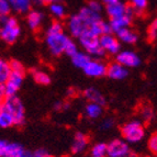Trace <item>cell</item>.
<instances>
[{
	"instance_id": "f546056e",
	"label": "cell",
	"mask_w": 157,
	"mask_h": 157,
	"mask_svg": "<svg viewBox=\"0 0 157 157\" xmlns=\"http://www.w3.org/2000/svg\"><path fill=\"white\" fill-rule=\"evenodd\" d=\"M11 73H18V74H24V67L19 60L13 59L9 63Z\"/></svg>"
},
{
	"instance_id": "9c48e42d",
	"label": "cell",
	"mask_w": 157,
	"mask_h": 157,
	"mask_svg": "<svg viewBox=\"0 0 157 157\" xmlns=\"http://www.w3.org/2000/svg\"><path fill=\"white\" fill-rule=\"evenodd\" d=\"M82 69L89 77H102L107 74V66L100 60L90 59Z\"/></svg>"
},
{
	"instance_id": "2e32d148",
	"label": "cell",
	"mask_w": 157,
	"mask_h": 157,
	"mask_svg": "<svg viewBox=\"0 0 157 157\" xmlns=\"http://www.w3.org/2000/svg\"><path fill=\"white\" fill-rule=\"evenodd\" d=\"M85 97L88 100H90V102L97 103V105H101V107H103V105H105V97H103L101 92L96 89V88H88V89L85 90Z\"/></svg>"
},
{
	"instance_id": "8992f818",
	"label": "cell",
	"mask_w": 157,
	"mask_h": 157,
	"mask_svg": "<svg viewBox=\"0 0 157 157\" xmlns=\"http://www.w3.org/2000/svg\"><path fill=\"white\" fill-rule=\"evenodd\" d=\"M131 154L128 144L122 140H113L107 145V155L109 157H128Z\"/></svg>"
},
{
	"instance_id": "f1b7e54d",
	"label": "cell",
	"mask_w": 157,
	"mask_h": 157,
	"mask_svg": "<svg viewBox=\"0 0 157 157\" xmlns=\"http://www.w3.org/2000/svg\"><path fill=\"white\" fill-rule=\"evenodd\" d=\"M11 3L8 0H0V17L5 18L10 13Z\"/></svg>"
},
{
	"instance_id": "9a60e30c",
	"label": "cell",
	"mask_w": 157,
	"mask_h": 157,
	"mask_svg": "<svg viewBox=\"0 0 157 157\" xmlns=\"http://www.w3.org/2000/svg\"><path fill=\"white\" fill-rule=\"evenodd\" d=\"M117 35H118L119 39L124 43H128V44H134V43L137 42L139 40V36L134 31L130 30L128 28H125V29H121L119 31L115 32Z\"/></svg>"
},
{
	"instance_id": "d6986e66",
	"label": "cell",
	"mask_w": 157,
	"mask_h": 157,
	"mask_svg": "<svg viewBox=\"0 0 157 157\" xmlns=\"http://www.w3.org/2000/svg\"><path fill=\"white\" fill-rule=\"evenodd\" d=\"M25 152L23 146L18 143H8L3 157H22Z\"/></svg>"
},
{
	"instance_id": "60d3db41",
	"label": "cell",
	"mask_w": 157,
	"mask_h": 157,
	"mask_svg": "<svg viewBox=\"0 0 157 157\" xmlns=\"http://www.w3.org/2000/svg\"><path fill=\"white\" fill-rule=\"evenodd\" d=\"M7 145H8L7 142L3 141V140H0V157H3V155H5Z\"/></svg>"
},
{
	"instance_id": "ba28073f",
	"label": "cell",
	"mask_w": 157,
	"mask_h": 157,
	"mask_svg": "<svg viewBox=\"0 0 157 157\" xmlns=\"http://www.w3.org/2000/svg\"><path fill=\"white\" fill-rule=\"evenodd\" d=\"M117 63L124 67H137L141 64V58L136 53L132 51H123L118 53Z\"/></svg>"
},
{
	"instance_id": "bcb514c9",
	"label": "cell",
	"mask_w": 157,
	"mask_h": 157,
	"mask_svg": "<svg viewBox=\"0 0 157 157\" xmlns=\"http://www.w3.org/2000/svg\"><path fill=\"white\" fill-rule=\"evenodd\" d=\"M8 1H10V2H11V1H12V0H8Z\"/></svg>"
},
{
	"instance_id": "6da1fadb",
	"label": "cell",
	"mask_w": 157,
	"mask_h": 157,
	"mask_svg": "<svg viewBox=\"0 0 157 157\" xmlns=\"http://www.w3.org/2000/svg\"><path fill=\"white\" fill-rule=\"evenodd\" d=\"M1 110L12 117L14 125H21L24 122V107L21 100L14 96H8L1 103Z\"/></svg>"
},
{
	"instance_id": "d590c367",
	"label": "cell",
	"mask_w": 157,
	"mask_h": 157,
	"mask_svg": "<svg viewBox=\"0 0 157 157\" xmlns=\"http://www.w3.org/2000/svg\"><path fill=\"white\" fill-rule=\"evenodd\" d=\"M148 148L151 152H153L154 154H156L157 152V135L154 134L149 137L148 140Z\"/></svg>"
},
{
	"instance_id": "7402d4cb",
	"label": "cell",
	"mask_w": 157,
	"mask_h": 157,
	"mask_svg": "<svg viewBox=\"0 0 157 157\" xmlns=\"http://www.w3.org/2000/svg\"><path fill=\"white\" fill-rule=\"evenodd\" d=\"M12 8L19 13L28 12L31 7V0H12L11 1Z\"/></svg>"
},
{
	"instance_id": "d4e9b609",
	"label": "cell",
	"mask_w": 157,
	"mask_h": 157,
	"mask_svg": "<svg viewBox=\"0 0 157 157\" xmlns=\"http://www.w3.org/2000/svg\"><path fill=\"white\" fill-rule=\"evenodd\" d=\"M107 156V144L97 143L91 148V157H105Z\"/></svg>"
},
{
	"instance_id": "44dd1931",
	"label": "cell",
	"mask_w": 157,
	"mask_h": 157,
	"mask_svg": "<svg viewBox=\"0 0 157 157\" xmlns=\"http://www.w3.org/2000/svg\"><path fill=\"white\" fill-rule=\"evenodd\" d=\"M90 60V57L87 55L86 53L82 52H77L75 55L71 56V62L76 67L78 68H84L86 64Z\"/></svg>"
},
{
	"instance_id": "b9f144b4",
	"label": "cell",
	"mask_w": 157,
	"mask_h": 157,
	"mask_svg": "<svg viewBox=\"0 0 157 157\" xmlns=\"http://www.w3.org/2000/svg\"><path fill=\"white\" fill-rule=\"evenodd\" d=\"M35 3H39V5H44V3H54L58 2V0H34Z\"/></svg>"
},
{
	"instance_id": "8d00e7d4",
	"label": "cell",
	"mask_w": 157,
	"mask_h": 157,
	"mask_svg": "<svg viewBox=\"0 0 157 157\" xmlns=\"http://www.w3.org/2000/svg\"><path fill=\"white\" fill-rule=\"evenodd\" d=\"M32 157H52V155L44 148H39L32 153Z\"/></svg>"
},
{
	"instance_id": "603a6c76",
	"label": "cell",
	"mask_w": 157,
	"mask_h": 157,
	"mask_svg": "<svg viewBox=\"0 0 157 157\" xmlns=\"http://www.w3.org/2000/svg\"><path fill=\"white\" fill-rule=\"evenodd\" d=\"M102 114V107L97 103L90 102L86 107V115L90 119H97Z\"/></svg>"
},
{
	"instance_id": "ab89813d",
	"label": "cell",
	"mask_w": 157,
	"mask_h": 157,
	"mask_svg": "<svg viewBox=\"0 0 157 157\" xmlns=\"http://www.w3.org/2000/svg\"><path fill=\"white\" fill-rule=\"evenodd\" d=\"M7 97H8V96H7V90H6L5 84H0V101H1V100H5Z\"/></svg>"
},
{
	"instance_id": "ac0fdd59",
	"label": "cell",
	"mask_w": 157,
	"mask_h": 157,
	"mask_svg": "<svg viewBox=\"0 0 157 157\" xmlns=\"http://www.w3.org/2000/svg\"><path fill=\"white\" fill-rule=\"evenodd\" d=\"M78 14L88 26H89L90 24L94 23V22L100 21V20H101V19H100L99 13L94 12V11H91L89 8H87V7H85V8L81 9L80 12H79Z\"/></svg>"
},
{
	"instance_id": "5b68a950",
	"label": "cell",
	"mask_w": 157,
	"mask_h": 157,
	"mask_svg": "<svg viewBox=\"0 0 157 157\" xmlns=\"http://www.w3.org/2000/svg\"><path fill=\"white\" fill-rule=\"evenodd\" d=\"M79 40H80L81 46L84 47L86 52H88L91 55L101 56L105 54L103 50L100 46L99 37L94 36L88 31H85L84 33L81 34L80 36H79Z\"/></svg>"
},
{
	"instance_id": "f35d334b",
	"label": "cell",
	"mask_w": 157,
	"mask_h": 157,
	"mask_svg": "<svg viewBox=\"0 0 157 157\" xmlns=\"http://www.w3.org/2000/svg\"><path fill=\"white\" fill-rule=\"evenodd\" d=\"M113 126V120L111 119H105V120L102 121L101 123V128L102 130H109Z\"/></svg>"
},
{
	"instance_id": "277c9868",
	"label": "cell",
	"mask_w": 157,
	"mask_h": 157,
	"mask_svg": "<svg viewBox=\"0 0 157 157\" xmlns=\"http://www.w3.org/2000/svg\"><path fill=\"white\" fill-rule=\"evenodd\" d=\"M69 41H71V39L66 36L63 32H59V33H47V46L50 47L51 52L54 55L63 54L66 48V45H67V43Z\"/></svg>"
},
{
	"instance_id": "d6a6232c",
	"label": "cell",
	"mask_w": 157,
	"mask_h": 157,
	"mask_svg": "<svg viewBox=\"0 0 157 157\" xmlns=\"http://www.w3.org/2000/svg\"><path fill=\"white\" fill-rule=\"evenodd\" d=\"M77 52H78V51H77L76 44H75V43L71 40V41L67 43V45H66V48H65V51H64V53L67 54V55H69V56H73V55H75Z\"/></svg>"
},
{
	"instance_id": "7bdbcfd3",
	"label": "cell",
	"mask_w": 157,
	"mask_h": 157,
	"mask_svg": "<svg viewBox=\"0 0 157 157\" xmlns=\"http://www.w3.org/2000/svg\"><path fill=\"white\" fill-rule=\"evenodd\" d=\"M105 3H107V5H110V3H114V2H118L119 0H102Z\"/></svg>"
},
{
	"instance_id": "30bf717a",
	"label": "cell",
	"mask_w": 157,
	"mask_h": 157,
	"mask_svg": "<svg viewBox=\"0 0 157 157\" xmlns=\"http://www.w3.org/2000/svg\"><path fill=\"white\" fill-rule=\"evenodd\" d=\"M99 43L103 52H108L110 54H118L120 51V43L111 34L101 35L99 39Z\"/></svg>"
},
{
	"instance_id": "4fadbf2b",
	"label": "cell",
	"mask_w": 157,
	"mask_h": 157,
	"mask_svg": "<svg viewBox=\"0 0 157 157\" xmlns=\"http://www.w3.org/2000/svg\"><path fill=\"white\" fill-rule=\"evenodd\" d=\"M128 69L124 66L120 65L119 63H113L111 65H109L107 67V74L108 76L112 79H117V80H120V79H124L128 76Z\"/></svg>"
},
{
	"instance_id": "52a82bcc",
	"label": "cell",
	"mask_w": 157,
	"mask_h": 157,
	"mask_svg": "<svg viewBox=\"0 0 157 157\" xmlns=\"http://www.w3.org/2000/svg\"><path fill=\"white\" fill-rule=\"evenodd\" d=\"M133 16H134V9L130 6H128L126 8V13L123 16L118 17V18L111 19L110 21V28L111 31H119L121 29H125L128 28V25L132 23V20H133Z\"/></svg>"
},
{
	"instance_id": "e0dca14e",
	"label": "cell",
	"mask_w": 157,
	"mask_h": 157,
	"mask_svg": "<svg viewBox=\"0 0 157 157\" xmlns=\"http://www.w3.org/2000/svg\"><path fill=\"white\" fill-rule=\"evenodd\" d=\"M87 143H88V140H87V136L85 134L80 133H76L75 135V139H74L73 145H71V151L75 154H78V153H81L86 148Z\"/></svg>"
},
{
	"instance_id": "f6af8a7d",
	"label": "cell",
	"mask_w": 157,
	"mask_h": 157,
	"mask_svg": "<svg viewBox=\"0 0 157 157\" xmlns=\"http://www.w3.org/2000/svg\"><path fill=\"white\" fill-rule=\"evenodd\" d=\"M0 111H1V101H0Z\"/></svg>"
},
{
	"instance_id": "cb8c5ba5",
	"label": "cell",
	"mask_w": 157,
	"mask_h": 157,
	"mask_svg": "<svg viewBox=\"0 0 157 157\" xmlns=\"http://www.w3.org/2000/svg\"><path fill=\"white\" fill-rule=\"evenodd\" d=\"M10 74L11 71L9 63L3 59H0V84H5L8 77L10 76Z\"/></svg>"
},
{
	"instance_id": "74e56055",
	"label": "cell",
	"mask_w": 157,
	"mask_h": 157,
	"mask_svg": "<svg viewBox=\"0 0 157 157\" xmlns=\"http://www.w3.org/2000/svg\"><path fill=\"white\" fill-rule=\"evenodd\" d=\"M142 117H143V119H145V120H151V119L153 118L152 108H149V107L144 108V109L142 110Z\"/></svg>"
},
{
	"instance_id": "ffe728a7",
	"label": "cell",
	"mask_w": 157,
	"mask_h": 157,
	"mask_svg": "<svg viewBox=\"0 0 157 157\" xmlns=\"http://www.w3.org/2000/svg\"><path fill=\"white\" fill-rule=\"evenodd\" d=\"M43 21V14L40 11H31L28 14V24L32 30H36L40 28Z\"/></svg>"
},
{
	"instance_id": "4316f807",
	"label": "cell",
	"mask_w": 157,
	"mask_h": 157,
	"mask_svg": "<svg viewBox=\"0 0 157 157\" xmlns=\"http://www.w3.org/2000/svg\"><path fill=\"white\" fill-rule=\"evenodd\" d=\"M12 125H14L12 117L6 111H0V128H10Z\"/></svg>"
},
{
	"instance_id": "3957f363",
	"label": "cell",
	"mask_w": 157,
	"mask_h": 157,
	"mask_svg": "<svg viewBox=\"0 0 157 157\" xmlns=\"http://www.w3.org/2000/svg\"><path fill=\"white\" fill-rule=\"evenodd\" d=\"M3 21V28L0 30V36L7 43H14L20 36V26L14 18H1Z\"/></svg>"
},
{
	"instance_id": "7c38bea8",
	"label": "cell",
	"mask_w": 157,
	"mask_h": 157,
	"mask_svg": "<svg viewBox=\"0 0 157 157\" xmlns=\"http://www.w3.org/2000/svg\"><path fill=\"white\" fill-rule=\"evenodd\" d=\"M87 28H88V25L79 17V14H75V16L71 17V19L68 20V29H69V31H71V33L73 34L74 36L79 37L86 31Z\"/></svg>"
},
{
	"instance_id": "8fae6325",
	"label": "cell",
	"mask_w": 157,
	"mask_h": 157,
	"mask_svg": "<svg viewBox=\"0 0 157 157\" xmlns=\"http://www.w3.org/2000/svg\"><path fill=\"white\" fill-rule=\"evenodd\" d=\"M23 74L11 73L8 77L7 81L5 82L6 90H7V96H14L17 94L22 82H23Z\"/></svg>"
},
{
	"instance_id": "83f0119b",
	"label": "cell",
	"mask_w": 157,
	"mask_h": 157,
	"mask_svg": "<svg viewBox=\"0 0 157 157\" xmlns=\"http://www.w3.org/2000/svg\"><path fill=\"white\" fill-rule=\"evenodd\" d=\"M50 10L54 17H57V18H64V17H65V8H64V6L60 5L59 2L51 3Z\"/></svg>"
},
{
	"instance_id": "484cf974",
	"label": "cell",
	"mask_w": 157,
	"mask_h": 157,
	"mask_svg": "<svg viewBox=\"0 0 157 157\" xmlns=\"http://www.w3.org/2000/svg\"><path fill=\"white\" fill-rule=\"evenodd\" d=\"M33 78L40 85H48L51 82L50 76L46 73L41 71H33Z\"/></svg>"
},
{
	"instance_id": "5bb4252c",
	"label": "cell",
	"mask_w": 157,
	"mask_h": 157,
	"mask_svg": "<svg viewBox=\"0 0 157 157\" xmlns=\"http://www.w3.org/2000/svg\"><path fill=\"white\" fill-rule=\"evenodd\" d=\"M126 8L128 6H125L124 3L120 2H114V3H110V5H107V13L109 14L111 19L118 18L126 13Z\"/></svg>"
},
{
	"instance_id": "e575fe53",
	"label": "cell",
	"mask_w": 157,
	"mask_h": 157,
	"mask_svg": "<svg viewBox=\"0 0 157 157\" xmlns=\"http://www.w3.org/2000/svg\"><path fill=\"white\" fill-rule=\"evenodd\" d=\"M59 32H63V25L57 21L53 22L47 30V33H59Z\"/></svg>"
},
{
	"instance_id": "4dcf8cb0",
	"label": "cell",
	"mask_w": 157,
	"mask_h": 157,
	"mask_svg": "<svg viewBox=\"0 0 157 157\" xmlns=\"http://www.w3.org/2000/svg\"><path fill=\"white\" fill-rule=\"evenodd\" d=\"M156 37H157V20H154L148 28V39L149 41H155Z\"/></svg>"
},
{
	"instance_id": "836d02e7",
	"label": "cell",
	"mask_w": 157,
	"mask_h": 157,
	"mask_svg": "<svg viewBox=\"0 0 157 157\" xmlns=\"http://www.w3.org/2000/svg\"><path fill=\"white\" fill-rule=\"evenodd\" d=\"M87 8H89L90 10L96 13H100V11H101V9H102V6L98 0H90L89 2H88Z\"/></svg>"
},
{
	"instance_id": "1f68e13d",
	"label": "cell",
	"mask_w": 157,
	"mask_h": 157,
	"mask_svg": "<svg viewBox=\"0 0 157 157\" xmlns=\"http://www.w3.org/2000/svg\"><path fill=\"white\" fill-rule=\"evenodd\" d=\"M134 10L143 11L147 7V0H131Z\"/></svg>"
},
{
	"instance_id": "7a4b0ae2",
	"label": "cell",
	"mask_w": 157,
	"mask_h": 157,
	"mask_svg": "<svg viewBox=\"0 0 157 157\" xmlns=\"http://www.w3.org/2000/svg\"><path fill=\"white\" fill-rule=\"evenodd\" d=\"M122 136L126 143H139L145 136V130L140 121H130L122 126Z\"/></svg>"
},
{
	"instance_id": "ee69618b",
	"label": "cell",
	"mask_w": 157,
	"mask_h": 157,
	"mask_svg": "<svg viewBox=\"0 0 157 157\" xmlns=\"http://www.w3.org/2000/svg\"><path fill=\"white\" fill-rule=\"evenodd\" d=\"M22 157H32V153L29 152V151H25V152H24V154H23V156H22Z\"/></svg>"
}]
</instances>
